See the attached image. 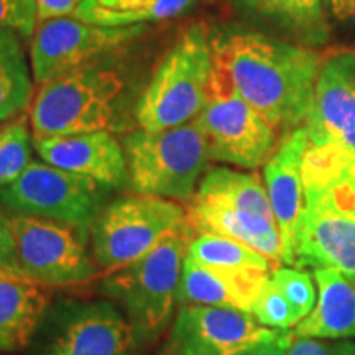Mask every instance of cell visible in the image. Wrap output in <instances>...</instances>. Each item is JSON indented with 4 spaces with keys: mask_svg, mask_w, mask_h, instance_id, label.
<instances>
[{
    "mask_svg": "<svg viewBox=\"0 0 355 355\" xmlns=\"http://www.w3.org/2000/svg\"><path fill=\"white\" fill-rule=\"evenodd\" d=\"M84 0H35L37 3V17L40 24L56 19H66L74 15L78 7Z\"/></svg>",
    "mask_w": 355,
    "mask_h": 355,
    "instance_id": "obj_32",
    "label": "cell"
},
{
    "mask_svg": "<svg viewBox=\"0 0 355 355\" xmlns=\"http://www.w3.org/2000/svg\"><path fill=\"white\" fill-rule=\"evenodd\" d=\"M186 259L199 265L230 270H259L270 272L273 263L245 243L216 234H199L193 239Z\"/></svg>",
    "mask_w": 355,
    "mask_h": 355,
    "instance_id": "obj_26",
    "label": "cell"
},
{
    "mask_svg": "<svg viewBox=\"0 0 355 355\" xmlns=\"http://www.w3.org/2000/svg\"><path fill=\"white\" fill-rule=\"evenodd\" d=\"M308 146V132L301 125L288 133L263 168L266 193L282 234L283 263L286 265H295L296 232L304 207L303 159Z\"/></svg>",
    "mask_w": 355,
    "mask_h": 355,
    "instance_id": "obj_14",
    "label": "cell"
},
{
    "mask_svg": "<svg viewBox=\"0 0 355 355\" xmlns=\"http://www.w3.org/2000/svg\"><path fill=\"white\" fill-rule=\"evenodd\" d=\"M144 26H104L78 19L43 21L32 42V69L35 81L43 84L96 56L110 53L139 38Z\"/></svg>",
    "mask_w": 355,
    "mask_h": 355,
    "instance_id": "obj_12",
    "label": "cell"
},
{
    "mask_svg": "<svg viewBox=\"0 0 355 355\" xmlns=\"http://www.w3.org/2000/svg\"><path fill=\"white\" fill-rule=\"evenodd\" d=\"M193 237L191 227L173 234L150 254L105 273L101 282L99 293L125 314L140 344L158 339L170 322Z\"/></svg>",
    "mask_w": 355,
    "mask_h": 355,
    "instance_id": "obj_2",
    "label": "cell"
},
{
    "mask_svg": "<svg viewBox=\"0 0 355 355\" xmlns=\"http://www.w3.org/2000/svg\"><path fill=\"white\" fill-rule=\"evenodd\" d=\"M273 285L285 296L296 316L304 319L316 306V290L308 273L296 268H277L272 275Z\"/></svg>",
    "mask_w": 355,
    "mask_h": 355,
    "instance_id": "obj_29",
    "label": "cell"
},
{
    "mask_svg": "<svg viewBox=\"0 0 355 355\" xmlns=\"http://www.w3.org/2000/svg\"><path fill=\"white\" fill-rule=\"evenodd\" d=\"M20 38L0 30V121L19 115L32 101L33 83Z\"/></svg>",
    "mask_w": 355,
    "mask_h": 355,
    "instance_id": "obj_25",
    "label": "cell"
},
{
    "mask_svg": "<svg viewBox=\"0 0 355 355\" xmlns=\"http://www.w3.org/2000/svg\"><path fill=\"white\" fill-rule=\"evenodd\" d=\"M128 183L137 194L191 201L209 163V152L196 121L163 130H140L123 144Z\"/></svg>",
    "mask_w": 355,
    "mask_h": 355,
    "instance_id": "obj_4",
    "label": "cell"
},
{
    "mask_svg": "<svg viewBox=\"0 0 355 355\" xmlns=\"http://www.w3.org/2000/svg\"><path fill=\"white\" fill-rule=\"evenodd\" d=\"M43 163L81 175L109 189L122 188L128 180L125 152L109 132L33 139Z\"/></svg>",
    "mask_w": 355,
    "mask_h": 355,
    "instance_id": "obj_15",
    "label": "cell"
},
{
    "mask_svg": "<svg viewBox=\"0 0 355 355\" xmlns=\"http://www.w3.org/2000/svg\"><path fill=\"white\" fill-rule=\"evenodd\" d=\"M125 83L114 69L81 64L43 83L30 105L33 139L109 132L115 127Z\"/></svg>",
    "mask_w": 355,
    "mask_h": 355,
    "instance_id": "obj_3",
    "label": "cell"
},
{
    "mask_svg": "<svg viewBox=\"0 0 355 355\" xmlns=\"http://www.w3.org/2000/svg\"><path fill=\"white\" fill-rule=\"evenodd\" d=\"M194 121L206 139L211 159L255 170L272 158L275 128L216 71L206 104Z\"/></svg>",
    "mask_w": 355,
    "mask_h": 355,
    "instance_id": "obj_10",
    "label": "cell"
},
{
    "mask_svg": "<svg viewBox=\"0 0 355 355\" xmlns=\"http://www.w3.org/2000/svg\"><path fill=\"white\" fill-rule=\"evenodd\" d=\"M139 339L112 301L60 298L48 304L26 355H135Z\"/></svg>",
    "mask_w": 355,
    "mask_h": 355,
    "instance_id": "obj_6",
    "label": "cell"
},
{
    "mask_svg": "<svg viewBox=\"0 0 355 355\" xmlns=\"http://www.w3.org/2000/svg\"><path fill=\"white\" fill-rule=\"evenodd\" d=\"M107 193L109 188L91 178L32 162L13 183L0 189V204L13 216L43 217L89 229L105 207Z\"/></svg>",
    "mask_w": 355,
    "mask_h": 355,
    "instance_id": "obj_8",
    "label": "cell"
},
{
    "mask_svg": "<svg viewBox=\"0 0 355 355\" xmlns=\"http://www.w3.org/2000/svg\"><path fill=\"white\" fill-rule=\"evenodd\" d=\"M286 355H332L331 345L319 343L316 339L295 337Z\"/></svg>",
    "mask_w": 355,
    "mask_h": 355,
    "instance_id": "obj_34",
    "label": "cell"
},
{
    "mask_svg": "<svg viewBox=\"0 0 355 355\" xmlns=\"http://www.w3.org/2000/svg\"><path fill=\"white\" fill-rule=\"evenodd\" d=\"M186 212L194 235H224L254 248L275 266L283 263V241L277 222L234 209L225 204L194 198L189 201Z\"/></svg>",
    "mask_w": 355,
    "mask_h": 355,
    "instance_id": "obj_18",
    "label": "cell"
},
{
    "mask_svg": "<svg viewBox=\"0 0 355 355\" xmlns=\"http://www.w3.org/2000/svg\"><path fill=\"white\" fill-rule=\"evenodd\" d=\"M250 314L261 326L275 331H288L300 322L295 309L273 285L272 278H268V282L261 288L260 295L257 296L255 303L252 306Z\"/></svg>",
    "mask_w": 355,
    "mask_h": 355,
    "instance_id": "obj_28",
    "label": "cell"
},
{
    "mask_svg": "<svg viewBox=\"0 0 355 355\" xmlns=\"http://www.w3.org/2000/svg\"><path fill=\"white\" fill-rule=\"evenodd\" d=\"M332 355H355V343H337L334 345H331Z\"/></svg>",
    "mask_w": 355,
    "mask_h": 355,
    "instance_id": "obj_36",
    "label": "cell"
},
{
    "mask_svg": "<svg viewBox=\"0 0 355 355\" xmlns=\"http://www.w3.org/2000/svg\"><path fill=\"white\" fill-rule=\"evenodd\" d=\"M193 0H84L74 19L104 26H130L168 20L183 13Z\"/></svg>",
    "mask_w": 355,
    "mask_h": 355,
    "instance_id": "obj_23",
    "label": "cell"
},
{
    "mask_svg": "<svg viewBox=\"0 0 355 355\" xmlns=\"http://www.w3.org/2000/svg\"><path fill=\"white\" fill-rule=\"evenodd\" d=\"M0 130H2V128H0Z\"/></svg>",
    "mask_w": 355,
    "mask_h": 355,
    "instance_id": "obj_37",
    "label": "cell"
},
{
    "mask_svg": "<svg viewBox=\"0 0 355 355\" xmlns=\"http://www.w3.org/2000/svg\"><path fill=\"white\" fill-rule=\"evenodd\" d=\"M293 339H295L293 332L282 331L275 339L266 340V343L257 345V347L247 350L241 355H286Z\"/></svg>",
    "mask_w": 355,
    "mask_h": 355,
    "instance_id": "obj_33",
    "label": "cell"
},
{
    "mask_svg": "<svg viewBox=\"0 0 355 355\" xmlns=\"http://www.w3.org/2000/svg\"><path fill=\"white\" fill-rule=\"evenodd\" d=\"M304 204L355 217V150L308 146L303 159Z\"/></svg>",
    "mask_w": 355,
    "mask_h": 355,
    "instance_id": "obj_19",
    "label": "cell"
},
{
    "mask_svg": "<svg viewBox=\"0 0 355 355\" xmlns=\"http://www.w3.org/2000/svg\"><path fill=\"white\" fill-rule=\"evenodd\" d=\"M50 303L43 286L0 277V354L26 350Z\"/></svg>",
    "mask_w": 355,
    "mask_h": 355,
    "instance_id": "obj_21",
    "label": "cell"
},
{
    "mask_svg": "<svg viewBox=\"0 0 355 355\" xmlns=\"http://www.w3.org/2000/svg\"><path fill=\"white\" fill-rule=\"evenodd\" d=\"M32 141L24 117L0 130V189L13 183L32 163Z\"/></svg>",
    "mask_w": 355,
    "mask_h": 355,
    "instance_id": "obj_27",
    "label": "cell"
},
{
    "mask_svg": "<svg viewBox=\"0 0 355 355\" xmlns=\"http://www.w3.org/2000/svg\"><path fill=\"white\" fill-rule=\"evenodd\" d=\"M0 277L19 278L30 282L20 266L12 220L2 211H0Z\"/></svg>",
    "mask_w": 355,
    "mask_h": 355,
    "instance_id": "obj_31",
    "label": "cell"
},
{
    "mask_svg": "<svg viewBox=\"0 0 355 355\" xmlns=\"http://www.w3.org/2000/svg\"><path fill=\"white\" fill-rule=\"evenodd\" d=\"M214 74L211 38L194 25L166 53L135 109L144 130L184 125L198 117L209 94Z\"/></svg>",
    "mask_w": 355,
    "mask_h": 355,
    "instance_id": "obj_5",
    "label": "cell"
},
{
    "mask_svg": "<svg viewBox=\"0 0 355 355\" xmlns=\"http://www.w3.org/2000/svg\"><path fill=\"white\" fill-rule=\"evenodd\" d=\"M194 199L220 202L234 209L260 216L270 222H277L266 186L261 183L257 173L212 168L199 181Z\"/></svg>",
    "mask_w": 355,
    "mask_h": 355,
    "instance_id": "obj_22",
    "label": "cell"
},
{
    "mask_svg": "<svg viewBox=\"0 0 355 355\" xmlns=\"http://www.w3.org/2000/svg\"><path fill=\"white\" fill-rule=\"evenodd\" d=\"M241 3L308 44H322L329 38L322 0H241Z\"/></svg>",
    "mask_w": 355,
    "mask_h": 355,
    "instance_id": "obj_24",
    "label": "cell"
},
{
    "mask_svg": "<svg viewBox=\"0 0 355 355\" xmlns=\"http://www.w3.org/2000/svg\"><path fill=\"white\" fill-rule=\"evenodd\" d=\"M295 265L334 268L355 285V217L304 204L296 232Z\"/></svg>",
    "mask_w": 355,
    "mask_h": 355,
    "instance_id": "obj_16",
    "label": "cell"
},
{
    "mask_svg": "<svg viewBox=\"0 0 355 355\" xmlns=\"http://www.w3.org/2000/svg\"><path fill=\"white\" fill-rule=\"evenodd\" d=\"M25 277L40 286H76L99 277L89 229L32 216L10 217Z\"/></svg>",
    "mask_w": 355,
    "mask_h": 355,
    "instance_id": "obj_9",
    "label": "cell"
},
{
    "mask_svg": "<svg viewBox=\"0 0 355 355\" xmlns=\"http://www.w3.org/2000/svg\"><path fill=\"white\" fill-rule=\"evenodd\" d=\"M188 227V212L175 201L145 194L119 198L107 204L92 224L91 252L101 272L110 273Z\"/></svg>",
    "mask_w": 355,
    "mask_h": 355,
    "instance_id": "obj_7",
    "label": "cell"
},
{
    "mask_svg": "<svg viewBox=\"0 0 355 355\" xmlns=\"http://www.w3.org/2000/svg\"><path fill=\"white\" fill-rule=\"evenodd\" d=\"M304 128L311 146L355 150V55L339 53L321 66Z\"/></svg>",
    "mask_w": 355,
    "mask_h": 355,
    "instance_id": "obj_13",
    "label": "cell"
},
{
    "mask_svg": "<svg viewBox=\"0 0 355 355\" xmlns=\"http://www.w3.org/2000/svg\"><path fill=\"white\" fill-rule=\"evenodd\" d=\"M339 20H355V0H324Z\"/></svg>",
    "mask_w": 355,
    "mask_h": 355,
    "instance_id": "obj_35",
    "label": "cell"
},
{
    "mask_svg": "<svg viewBox=\"0 0 355 355\" xmlns=\"http://www.w3.org/2000/svg\"><path fill=\"white\" fill-rule=\"evenodd\" d=\"M270 272L206 266L184 259L178 301L181 304L217 306L250 313Z\"/></svg>",
    "mask_w": 355,
    "mask_h": 355,
    "instance_id": "obj_17",
    "label": "cell"
},
{
    "mask_svg": "<svg viewBox=\"0 0 355 355\" xmlns=\"http://www.w3.org/2000/svg\"><path fill=\"white\" fill-rule=\"evenodd\" d=\"M214 71L275 130L304 123L321 71L316 51L248 30L211 38Z\"/></svg>",
    "mask_w": 355,
    "mask_h": 355,
    "instance_id": "obj_1",
    "label": "cell"
},
{
    "mask_svg": "<svg viewBox=\"0 0 355 355\" xmlns=\"http://www.w3.org/2000/svg\"><path fill=\"white\" fill-rule=\"evenodd\" d=\"M318 301L293 329L304 339H355V285L334 268H316Z\"/></svg>",
    "mask_w": 355,
    "mask_h": 355,
    "instance_id": "obj_20",
    "label": "cell"
},
{
    "mask_svg": "<svg viewBox=\"0 0 355 355\" xmlns=\"http://www.w3.org/2000/svg\"><path fill=\"white\" fill-rule=\"evenodd\" d=\"M37 24L35 0H0V30H10L21 38H30Z\"/></svg>",
    "mask_w": 355,
    "mask_h": 355,
    "instance_id": "obj_30",
    "label": "cell"
},
{
    "mask_svg": "<svg viewBox=\"0 0 355 355\" xmlns=\"http://www.w3.org/2000/svg\"><path fill=\"white\" fill-rule=\"evenodd\" d=\"M279 332L261 326L247 311L183 304L163 355H241Z\"/></svg>",
    "mask_w": 355,
    "mask_h": 355,
    "instance_id": "obj_11",
    "label": "cell"
}]
</instances>
